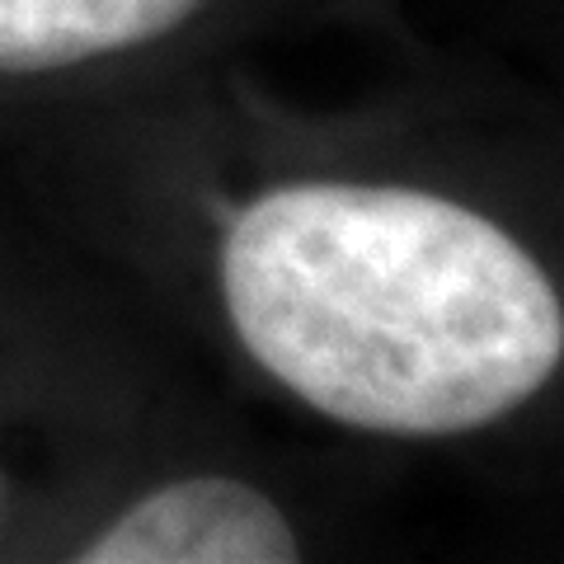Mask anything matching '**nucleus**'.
<instances>
[{"label": "nucleus", "mask_w": 564, "mask_h": 564, "mask_svg": "<svg viewBox=\"0 0 564 564\" xmlns=\"http://www.w3.org/2000/svg\"><path fill=\"white\" fill-rule=\"evenodd\" d=\"M221 296L278 386L358 433L447 437L564 362L551 273L485 212L395 184H288L221 245Z\"/></svg>", "instance_id": "1"}, {"label": "nucleus", "mask_w": 564, "mask_h": 564, "mask_svg": "<svg viewBox=\"0 0 564 564\" xmlns=\"http://www.w3.org/2000/svg\"><path fill=\"white\" fill-rule=\"evenodd\" d=\"M296 555L282 508L231 475H188L141 494L76 551L85 564H288Z\"/></svg>", "instance_id": "2"}, {"label": "nucleus", "mask_w": 564, "mask_h": 564, "mask_svg": "<svg viewBox=\"0 0 564 564\" xmlns=\"http://www.w3.org/2000/svg\"><path fill=\"white\" fill-rule=\"evenodd\" d=\"M207 0H0V70H57L155 43Z\"/></svg>", "instance_id": "3"}]
</instances>
